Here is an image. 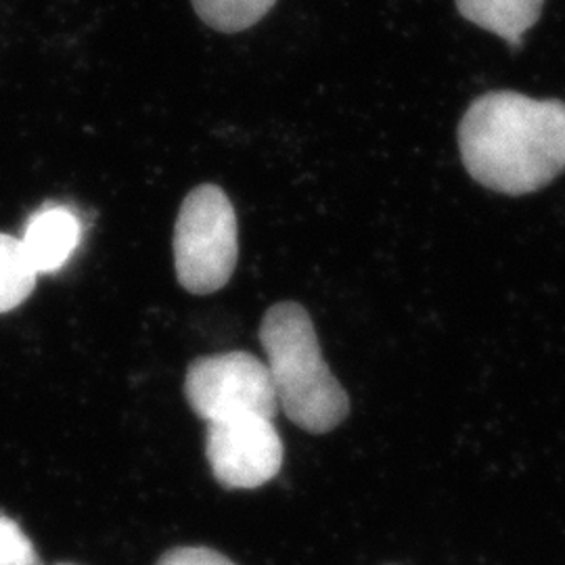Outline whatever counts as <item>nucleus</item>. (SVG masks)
Segmentation results:
<instances>
[{
    "instance_id": "f257e3e1",
    "label": "nucleus",
    "mask_w": 565,
    "mask_h": 565,
    "mask_svg": "<svg viewBox=\"0 0 565 565\" xmlns=\"http://www.w3.org/2000/svg\"><path fill=\"white\" fill-rule=\"evenodd\" d=\"M459 149L473 181L507 195L532 193L565 170V103L488 93L467 109Z\"/></svg>"
},
{
    "instance_id": "f03ea898",
    "label": "nucleus",
    "mask_w": 565,
    "mask_h": 565,
    "mask_svg": "<svg viewBox=\"0 0 565 565\" xmlns=\"http://www.w3.org/2000/svg\"><path fill=\"white\" fill-rule=\"evenodd\" d=\"M266 369L282 413L306 431L324 434L342 424L350 401L321 354L310 315L300 303L279 302L260 324Z\"/></svg>"
},
{
    "instance_id": "7ed1b4c3",
    "label": "nucleus",
    "mask_w": 565,
    "mask_h": 565,
    "mask_svg": "<svg viewBox=\"0 0 565 565\" xmlns=\"http://www.w3.org/2000/svg\"><path fill=\"white\" fill-rule=\"evenodd\" d=\"M239 258L237 214L221 186L202 184L181 205L174 226V268L189 294L207 296L231 281Z\"/></svg>"
},
{
    "instance_id": "20e7f679",
    "label": "nucleus",
    "mask_w": 565,
    "mask_h": 565,
    "mask_svg": "<svg viewBox=\"0 0 565 565\" xmlns=\"http://www.w3.org/2000/svg\"><path fill=\"white\" fill-rule=\"evenodd\" d=\"M184 394L205 424L277 415V396L266 363L249 352H226L193 361Z\"/></svg>"
},
{
    "instance_id": "39448f33",
    "label": "nucleus",
    "mask_w": 565,
    "mask_h": 565,
    "mask_svg": "<svg viewBox=\"0 0 565 565\" xmlns=\"http://www.w3.org/2000/svg\"><path fill=\"white\" fill-rule=\"evenodd\" d=\"M205 455L218 484L252 490L270 482L282 465V443L273 419L237 417L207 424Z\"/></svg>"
},
{
    "instance_id": "423d86ee",
    "label": "nucleus",
    "mask_w": 565,
    "mask_h": 565,
    "mask_svg": "<svg viewBox=\"0 0 565 565\" xmlns=\"http://www.w3.org/2000/svg\"><path fill=\"white\" fill-rule=\"evenodd\" d=\"M81 237V221L70 207L46 205L25 224L21 245L34 270L51 275L70 263Z\"/></svg>"
},
{
    "instance_id": "0eeeda50",
    "label": "nucleus",
    "mask_w": 565,
    "mask_h": 565,
    "mask_svg": "<svg viewBox=\"0 0 565 565\" xmlns=\"http://www.w3.org/2000/svg\"><path fill=\"white\" fill-rule=\"evenodd\" d=\"M545 0H457L465 20L520 46L525 32L541 18Z\"/></svg>"
},
{
    "instance_id": "6e6552de",
    "label": "nucleus",
    "mask_w": 565,
    "mask_h": 565,
    "mask_svg": "<svg viewBox=\"0 0 565 565\" xmlns=\"http://www.w3.org/2000/svg\"><path fill=\"white\" fill-rule=\"evenodd\" d=\"M36 281L39 273L30 263L21 239L0 233V315L25 302Z\"/></svg>"
},
{
    "instance_id": "1a4fd4ad",
    "label": "nucleus",
    "mask_w": 565,
    "mask_h": 565,
    "mask_svg": "<svg viewBox=\"0 0 565 565\" xmlns=\"http://www.w3.org/2000/svg\"><path fill=\"white\" fill-rule=\"evenodd\" d=\"M277 0H193L200 20L224 34L256 25Z\"/></svg>"
},
{
    "instance_id": "9d476101",
    "label": "nucleus",
    "mask_w": 565,
    "mask_h": 565,
    "mask_svg": "<svg viewBox=\"0 0 565 565\" xmlns=\"http://www.w3.org/2000/svg\"><path fill=\"white\" fill-rule=\"evenodd\" d=\"M0 565H41V557L20 524L0 513Z\"/></svg>"
},
{
    "instance_id": "9b49d317",
    "label": "nucleus",
    "mask_w": 565,
    "mask_h": 565,
    "mask_svg": "<svg viewBox=\"0 0 565 565\" xmlns=\"http://www.w3.org/2000/svg\"><path fill=\"white\" fill-rule=\"evenodd\" d=\"M158 565H237L223 553L205 546H181L166 553Z\"/></svg>"
}]
</instances>
